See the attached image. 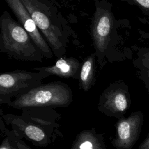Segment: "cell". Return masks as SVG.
Masks as SVG:
<instances>
[{
	"label": "cell",
	"instance_id": "4",
	"mask_svg": "<svg viewBox=\"0 0 149 149\" xmlns=\"http://www.w3.org/2000/svg\"><path fill=\"white\" fill-rule=\"evenodd\" d=\"M72 101L70 87L63 82L56 81L41 84L16 97L8 105L17 109L29 107L66 108Z\"/></svg>",
	"mask_w": 149,
	"mask_h": 149
},
{
	"label": "cell",
	"instance_id": "15",
	"mask_svg": "<svg viewBox=\"0 0 149 149\" xmlns=\"http://www.w3.org/2000/svg\"><path fill=\"white\" fill-rule=\"evenodd\" d=\"M17 145L19 149H33L28 144H27L23 139H22L19 137H18L17 140Z\"/></svg>",
	"mask_w": 149,
	"mask_h": 149
},
{
	"label": "cell",
	"instance_id": "5",
	"mask_svg": "<svg viewBox=\"0 0 149 149\" xmlns=\"http://www.w3.org/2000/svg\"><path fill=\"white\" fill-rule=\"evenodd\" d=\"M95 10L93 14L91 34L95 54L99 65L103 66L104 58L107 54L108 47L111 40V36L113 26V15L112 6L109 2L94 0Z\"/></svg>",
	"mask_w": 149,
	"mask_h": 149
},
{
	"label": "cell",
	"instance_id": "2",
	"mask_svg": "<svg viewBox=\"0 0 149 149\" xmlns=\"http://www.w3.org/2000/svg\"><path fill=\"white\" fill-rule=\"evenodd\" d=\"M36 23L54 55L58 58L66 53L68 26L57 8L48 0H21Z\"/></svg>",
	"mask_w": 149,
	"mask_h": 149
},
{
	"label": "cell",
	"instance_id": "1",
	"mask_svg": "<svg viewBox=\"0 0 149 149\" xmlns=\"http://www.w3.org/2000/svg\"><path fill=\"white\" fill-rule=\"evenodd\" d=\"M1 116L20 138L37 147H46L63 137L58 123L62 115L52 108H26L20 115L3 114L1 109Z\"/></svg>",
	"mask_w": 149,
	"mask_h": 149
},
{
	"label": "cell",
	"instance_id": "12",
	"mask_svg": "<svg viewBox=\"0 0 149 149\" xmlns=\"http://www.w3.org/2000/svg\"><path fill=\"white\" fill-rule=\"evenodd\" d=\"M96 54L91 53L82 62L79 77L80 88L85 92L88 91L95 83Z\"/></svg>",
	"mask_w": 149,
	"mask_h": 149
},
{
	"label": "cell",
	"instance_id": "13",
	"mask_svg": "<svg viewBox=\"0 0 149 149\" xmlns=\"http://www.w3.org/2000/svg\"><path fill=\"white\" fill-rule=\"evenodd\" d=\"M0 135L3 138L1 141L0 149H19L17 140L19 136L13 130H9L5 126V122L1 116Z\"/></svg>",
	"mask_w": 149,
	"mask_h": 149
},
{
	"label": "cell",
	"instance_id": "9",
	"mask_svg": "<svg viewBox=\"0 0 149 149\" xmlns=\"http://www.w3.org/2000/svg\"><path fill=\"white\" fill-rule=\"evenodd\" d=\"M17 22L29 34L38 47L45 58L52 59L53 52L48 43L40 31L28 10L21 0H5Z\"/></svg>",
	"mask_w": 149,
	"mask_h": 149
},
{
	"label": "cell",
	"instance_id": "3",
	"mask_svg": "<svg viewBox=\"0 0 149 149\" xmlns=\"http://www.w3.org/2000/svg\"><path fill=\"white\" fill-rule=\"evenodd\" d=\"M0 51L17 60L42 62L45 58L29 34L6 10L0 17Z\"/></svg>",
	"mask_w": 149,
	"mask_h": 149
},
{
	"label": "cell",
	"instance_id": "10",
	"mask_svg": "<svg viewBox=\"0 0 149 149\" xmlns=\"http://www.w3.org/2000/svg\"><path fill=\"white\" fill-rule=\"evenodd\" d=\"M81 64L75 58H60L55 63L49 66L36 67L32 70L47 74L56 75L62 78H73L79 79Z\"/></svg>",
	"mask_w": 149,
	"mask_h": 149
},
{
	"label": "cell",
	"instance_id": "16",
	"mask_svg": "<svg viewBox=\"0 0 149 149\" xmlns=\"http://www.w3.org/2000/svg\"><path fill=\"white\" fill-rule=\"evenodd\" d=\"M137 149H149V133L143 141L139 145Z\"/></svg>",
	"mask_w": 149,
	"mask_h": 149
},
{
	"label": "cell",
	"instance_id": "17",
	"mask_svg": "<svg viewBox=\"0 0 149 149\" xmlns=\"http://www.w3.org/2000/svg\"><path fill=\"white\" fill-rule=\"evenodd\" d=\"M146 60L147 61V62L148 63L147 64V66H149V55H148V56H147V58H146Z\"/></svg>",
	"mask_w": 149,
	"mask_h": 149
},
{
	"label": "cell",
	"instance_id": "14",
	"mask_svg": "<svg viewBox=\"0 0 149 149\" xmlns=\"http://www.w3.org/2000/svg\"><path fill=\"white\" fill-rule=\"evenodd\" d=\"M137 5L143 10L149 11V0H121Z\"/></svg>",
	"mask_w": 149,
	"mask_h": 149
},
{
	"label": "cell",
	"instance_id": "7",
	"mask_svg": "<svg viewBox=\"0 0 149 149\" xmlns=\"http://www.w3.org/2000/svg\"><path fill=\"white\" fill-rule=\"evenodd\" d=\"M131 105L128 87L119 80L109 84L101 94L98 109L109 117L119 119L124 116Z\"/></svg>",
	"mask_w": 149,
	"mask_h": 149
},
{
	"label": "cell",
	"instance_id": "6",
	"mask_svg": "<svg viewBox=\"0 0 149 149\" xmlns=\"http://www.w3.org/2000/svg\"><path fill=\"white\" fill-rule=\"evenodd\" d=\"M49 77L40 72L16 70L0 75V104L8 105L13 98L22 95L42 84Z\"/></svg>",
	"mask_w": 149,
	"mask_h": 149
},
{
	"label": "cell",
	"instance_id": "8",
	"mask_svg": "<svg viewBox=\"0 0 149 149\" xmlns=\"http://www.w3.org/2000/svg\"><path fill=\"white\" fill-rule=\"evenodd\" d=\"M144 123V114L136 111L118 119L114 125L115 134L111 142L115 149H132L137 141Z\"/></svg>",
	"mask_w": 149,
	"mask_h": 149
},
{
	"label": "cell",
	"instance_id": "18",
	"mask_svg": "<svg viewBox=\"0 0 149 149\" xmlns=\"http://www.w3.org/2000/svg\"></svg>",
	"mask_w": 149,
	"mask_h": 149
},
{
	"label": "cell",
	"instance_id": "11",
	"mask_svg": "<svg viewBox=\"0 0 149 149\" xmlns=\"http://www.w3.org/2000/svg\"><path fill=\"white\" fill-rule=\"evenodd\" d=\"M71 149H109L103 133H97L94 127L79 132L74 139Z\"/></svg>",
	"mask_w": 149,
	"mask_h": 149
}]
</instances>
